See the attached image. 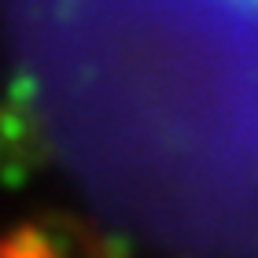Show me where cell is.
Here are the masks:
<instances>
[{"mask_svg": "<svg viewBox=\"0 0 258 258\" xmlns=\"http://www.w3.org/2000/svg\"><path fill=\"white\" fill-rule=\"evenodd\" d=\"M0 258H59L55 247L33 229L0 232Z\"/></svg>", "mask_w": 258, "mask_h": 258, "instance_id": "cell-1", "label": "cell"}]
</instances>
